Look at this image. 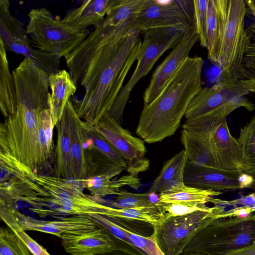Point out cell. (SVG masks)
Returning <instances> with one entry per match:
<instances>
[{"label": "cell", "instance_id": "cell-1", "mask_svg": "<svg viewBox=\"0 0 255 255\" xmlns=\"http://www.w3.org/2000/svg\"><path fill=\"white\" fill-rule=\"evenodd\" d=\"M140 33L133 29L101 48L90 61L80 85L81 100L73 103L78 117L95 126L109 113L129 70L139 55Z\"/></svg>", "mask_w": 255, "mask_h": 255}, {"label": "cell", "instance_id": "cell-2", "mask_svg": "<svg viewBox=\"0 0 255 255\" xmlns=\"http://www.w3.org/2000/svg\"><path fill=\"white\" fill-rule=\"evenodd\" d=\"M17 107L0 126V149L7 152L19 164L38 174L37 133L39 116L47 109L48 81L27 74L15 79Z\"/></svg>", "mask_w": 255, "mask_h": 255}, {"label": "cell", "instance_id": "cell-3", "mask_svg": "<svg viewBox=\"0 0 255 255\" xmlns=\"http://www.w3.org/2000/svg\"><path fill=\"white\" fill-rule=\"evenodd\" d=\"M203 64L201 57L189 56L157 97L143 107L136 133L144 141L159 142L175 133L191 100L202 89Z\"/></svg>", "mask_w": 255, "mask_h": 255}, {"label": "cell", "instance_id": "cell-4", "mask_svg": "<svg viewBox=\"0 0 255 255\" xmlns=\"http://www.w3.org/2000/svg\"><path fill=\"white\" fill-rule=\"evenodd\" d=\"M240 80L235 77H221L213 86L202 89L190 102L184 117L183 129L207 133L236 109L253 111L255 105L246 97Z\"/></svg>", "mask_w": 255, "mask_h": 255}, {"label": "cell", "instance_id": "cell-5", "mask_svg": "<svg viewBox=\"0 0 255 255\" xmlns=\"http://www.w3.org/2000/svg\"><path fill=\"white\" fill-rule=\"evenodd\" d=\"M247 5L243 0H224V25L217 65L221 77L246 79L243 65L249 37L245 28Z\"/></svg>", "mask_w": 255, "mask_h": 255}, {"label": "cell", "instance_id": "cell-6", "mask_svg": "<svg viewBox=\"0 0 255 255\" xmlns=\"http://www.w3.org/2000/svg\"><path fill=\"white\" fill-rule=\"evenodd\" d=\"M187 30L181 28L165 27L143 32L140 52L135 70L122 88L108 113L118 123L123 121L126 104L135 85L148 74L165 51L173 48L179 43Z\"/></svg>", "mask_w": 255, "mask_h": 255}, {"label": "cell", "instance_id": "cell-7", "mask_svg": "<svg viewBox=\"0 0 255 255\" xmlns=\"http://www.w3.org/2000/svg\"><path fill=\"white\" fill-rule=\"evenodd\" d=\"M27 15L26 29L32 46L61 57L74 50L89 35L87 29H76L54 18L45 7L32 9Z\"/></svg>", "mask_w": 255, "mask_h": 255}, {"label": "cell", "instance_id": "cell-8", "mask_svg": "<svg viewBox=\"0 0 255 255\" xmlns=\"http://www.w3.org/2000/svg\"><path fill=\"white\" fill-rule=\"evenodd\" d=\"M32 180L45 191V202L58 206V212L71 215L103 213L105 205L83 193L85 180H68L36 173Z\"/></svg>", "mask_w": 255, "mask_h": 255}, {"label": "cell", "instance_id": "cell-9", "mask_svg": "<svg viewBox=\"0 0 255 255\" xmlns=\"http://www.w3.org/2000/svg\"><path fill=\"white\" fill-rule=\"evenodd\" d=\"M7 0H0V39L6 50L30 58L48 76L60 71L61 57L33 47L24 24L12 16Z\"/></svg>", "mask_w": 255, "mask_h": 255}, {"label": "cell", "instance_id": "cell-10", "mask_svg": "<svg viewBox=\"0 0 255 255\" xmlns=\"http://www.w3.org/2000/svg\"><path fill=\"white\" fill-rule=\"evenodd\" d=\"M216 219H219L213 213V208L168 218L153 226L151 236L164 255H180L198 232Z\"/></svg>", "mask_w": 255, "mask_h": 255}, {"label": "cell", "instance_id": "cell-11", "mask_svg": "<svg viewBox=\"0 0 255 255\" xmlns=\"http://www.w3.org/2000/svg\"><path fill=\"white\" fill-rule=\"evenodd\" d=\"M193 0H147L137 14L134 29L140 33L157 28L188 30L194 24Z\"/></svg>", "mask_w": 255, "mask_h": 255}, {"label": "cell", "instance_id": "cell-12", "mask_svg": "<svg viewBox=\"0 0 255 255\" xmlns=\"http://www.w3.org/2000/svg\"><path fill=\"white\" fill-rule=\"evenodd\" d=\"M95 126L126 159L129 174L136 176L149 169L150 162L145 157L146 149L143 139L133 136L108 113Z\"/></svg>", "mask_w": 255, "mask_h": 255}, {"label": "cell", "instance_id": "cell-13", "mask_svg": "<svg viewBox=\"0 0 255 255\" xmlns=\"http://www.w3.org/2000/svg\"><path fill=\"white\" fill-rule=\"evenodd\" d=\"M198 40L199 37L194 26L186 32L179 43L154 70L143 94L144 106L149 105L157 97L182 63L189 57L190 51Z\"/></svg>", "mask_w": 255, "mask_h": 255}, {"label": "cell", "instance_id": "cell-14", "mask_svg": "<svg viewBox=\"0 0 255 255\" xmlns=\"http://www.w3.org/2000/svg\"><path fill=\"white\" fill-rule=\"evenodd\" d=\"M11 208L20 226L25 231L41 232L61 238L64 234H81L99 227L89 215H72L69 217H60L53 220L45 221L31 218Z\"/></svg>", "mask_w": 255, "mask_h": 255}, {"label": "cell", "instance_id": "cell-15", "mask_svg": "<svg viewBox=\"0 0 255 255\" xmlns=\"http://www.w3.org/2000/svg\"><path fill=\"white\" fill-rule=\"evenodd\" d=\"M207 134L210 135L220 169L230 173H243L244 159L242 149L238 139L231 133L227 119Z\"/></svg>", "mask_w": 255, "mask_h": 255}, {"label": "cell", "instance_id": "cell-16", "mask_svg": "<svg viewBox=\"0 0 255 255\" xmlns=\"http://www.w3.org/2000/svg\"><path fill=\"white\" fill-rule=\"evenodd\" d=\"M239 175L207 168L188 160L183 178L184 184L189 187L226 192L241 190L238 182Z\"/></svg>", "mask_w": 255, "mask_h": 255}, {"label": "cell", "instance_id": "cell-17", "mask_svg": "<svg viewBox=\"0 0 255 255\" xmlns=\"http://www.w3.org/2000/svg\"><path fill=\"white\" fill-rule=\"evenodd\" d=\"M67 119L71 141L73 180L88 179L86 159L87 129L85 122L78 117L73 104L69 100L64 109Z\"/></svg>", "mask_w": 255, "mask_h": 255}, {"label": "cell", "instance_id": "cell-18", "mask_svg": "<svg viewBox=\"0 0 255 255\" xmlns=\"http://www.w3.org/2000/svg\"><path fill=\"white\" fill-rule=\"evenodd\" d=\"M61 239L64 250L72 255H95L116 250L112 237L101 227L81 234H64Z\"/></svg>", "mask_w": 255, "mask_h": 255}, {"label": "cell", "instance_id": "cell-19", "mask_svg": "<svg viewBox=\"0 0 255 255\" xmlns=\"http://www.w3.org/2000/svg\"><path fill=\"white\" fill-rule=\"evenodd\" d=\"M123 0H85L79 6L68 11L61 20L76 29H86L88 26L96 27L111 11L118 7Z\"/></svg>", "mask_w": 255, "mask_h": 255}, {"label": "cell", "instance_id": "cell-20", "mask_svg": "<svg viewBox=\"0 0 255 255\" xmlns=\"http://www.w3.org/2000/svg\"><path fill=\"white\" fill-rule=\"evenodd\" d=\"M181 141L189 161L204 167L223 171L219 166L208 134L198 133L183 129Z\"/></svg>", "mask_w": 255, "mask_h": 255}, {"label": "cell", "instance_id": "cell-21", "mask_svg": "<svg viewBox=\"0 0 255 255\" xmlns=\"http://www.w3.org/2000/svg\"><path fill=\"white\" fill-rule=\"evenodd\" d=\"M49 84L51 94L48 102L55 127L61 121L65 106L76 93L77 87L69 72L64 69L49 75Z\"/></svg>", "mask_w": 255, "mask_h": 255}, {"label": "cell", "instance_id": "cell-22", "mask_svg": "<svg viewBox=\"0 0 255 255\" xmlns=\"http://www.w3.org/2000/svg\"><path fill=\"white\" fill-rule=\"evenodd\" d=\"M124 170L95 175L85 180L86 188L95 197H105L115 194L123 186H128L134 189H138L141 183L136 176L128 174L119 178H112L119 175Z\"/></svg>", "mask_w": 255, "mask_h": 255}, {"label": "cell", "instance_id": "cell-23", "mask_svg": "<svg viewBox=\"0 0 255 255\" xmlns=\"http://www.w3.org/2000/svg\"><path fill=\"white\" fill-rule=\"evenodd\" d=\"M57 142L54 154V176L73 179V168L69 128L66 115L64 111L61 121L56 125Z\"/></svg>", "mask_w": 255, "mask_h": 255}, {"label": "cell", "instance_id": "cell-24", "mask_svg": "<svg viewBox=\"0 0 255 255\" xmlns=\"http://www.w3.org/2000/svg\"><path fill=\"white\" fill-rule=\"evenodd\" d=\"M224 0H208L206 28L208 56L218 64L224 25Z\"/></svg>", "mask_w": 255, "mask_h": 255}, {"label": "cell", "instance_id": "cell-25", "mask_svg": "<svg viewBox=\"0 0 255 255\" xmlns=\"http://www.w3.org/2000/svg\"><path fill=\"white\" fill-rule=\"evenodd\" d=\"M53 125L49 109L43 111L39 116L37 133V167L38 174L45 171L54 161L53 140Z\"/></svg>", "mask_w": 255, "mask_h": 255}, {"label": "cell", "instance_id": "cell-26", "mask_svg": "<svg viewBox=\"0 0 255 255\" xmlns=\"http://www.w3.org/2000/svg\"><path fill=\"white\" fill-rule=\"evenodd\" d=\"M6 49L0 39V109L5 118L16 110V92L14 79L11 74Z\"/></svg>", "mask_w": 255, "mask_h": 255}, {"label": "cell", "instance_id": "cell-27", "mask_svg": "<svg viewBox=\"0 0 255 255\" xmlns=\"http://www.w3.org/2000/svg\"><path fill=\"white\" fill-rule=\"evenodd\" d=\"M85 123L87 132L92 140L101 165L106 168L119 166L127 170V162L120 152L98 130L95 126Z\"/></svg>", "mask_w": 255, "mask_h": 255}, {"label": "cell", "instance_id": "cell-28", "mask_svg": "<svg viewBox=\"0 0 255 255\" xmlns=\"http://www.w3.org/2000/svg\"><path fill=\"white\" fill-rule=\"evenodd\" d=\"M223 192L212 190H204L189 187L186 185L179 190L170 193H160L158 202L178 203L189 205H204L213 197Z\"/></svg>", "mask_w": 255, "mask_h": 255}, {"label": "cell", "instance_id": "cell-29", "mask_svg": "<svg viewBox=\"0 0 255 255\" xmlns=\"http://www.w3.org/2000/svg\"><path fill=\"white\" fill-rule=\"evenodd\" d=\"M88 215L99 227L106 230L112 237L116 243V250L124 252L129 255H147L132 242L122 228L111 218L98 214Z\"/></svg>", "mask_w": 255, "mask_h": 255}, {"label": "cell", "instance_id": "cell-30", "mask_svg": "<svg viewBox=\"0 0 255 255\" xmlns=\"http://www.w3.org/2000/svg\"><path fill=\"white\" fill-rule=\"evenodd\" d=\"M188 161L187 153L184 149L167 160L152 182L148 192L160 193L168 182L184 176V169Z\"/></svg>", "mask_w": 255, "mask_h": 255}, {"label": "cell", "instance_id": "cell-31", "mask_svg": "<svg viewBox=\"0 0 255 255\" xmlns=\"http://www.w3.org/2000/svg\"><path fill=\"white\" fill-rule=\"evenodd\" d=\"M1 220L12 229L24 242L33 255H50L40 245L31 238L21 228L14 216L12 209L0 201Z\"/></svg>", "mask_w": 255, "mask_h": 255}, {"label": "cell", "instance_id": "cell-32", "mask_svg": "<svg viewBox=\"0 0 255 255\" xmlns=\"http://www.w3.org/2000/svg\"><path fill=\"white\" fill-rule=\"evenodd\" d=\"M147 0H123L121 3L111 11L102 22L111 26H117L137 14Z\"/></svg>", "mask_w": 255, "mask_h": 255}, {"label": "cell", "instance_id": "cell-33", "mask_svg": "<svg viewBox=\"0 0 255 255\" xmlns=\"http://www.w3.org/2000/svg\"><path fill=\"white\" fill-rule=\"evenodd\" d=\"M21 238L8 227L0 229V255H31Z\"/></svg>", "mask_w": 255, "mask_h": 255}, {"label": "cell", "instance_id": "cell-34", "mask_svg": "<svg viewBox=\"0 0 255 255\" xmlns=\"http://www.w3.org/2000/svg\"><path fill=\"white\" fill-rule=\"evenodd\" d=\"M152 193H135L119 190L115 200L111 202L112 207L117 209L136 208L155 205L152 200Z\"/></svg>", "mask_w": 255, "mask_h": 255}, {"label": "cell", "instance_id": "cell-35", "mask_svg": "<svg viewBox=\"0 0 255 255\" xmlns=\"http://www.w3.org/2000/svg\"><path fill=\"white\" fill-rule=\"evenodd\" d=\"M237 139L242 149L244 162L255 159V115L241 128Z\"/></svg>", "mask_w": 255, "mask_h": 255}, {"label": "cell", "instance_id": "cell-36", "mask_svg": "<svg viewBox=\"0 0 255 255\" xmlns=\"http://www.w3.org/2000/svg\"><path fill=\"white\" fill-rule=\"evenodd\" d=\"M193 2L195 29L198 35L201 46L206 48L208 0H193Z\"/></svg>", "mask_w": 255, "mask_h": 255}, {"label": "cell", "instance_id": "cell-37", "mask_svg": "<svg viewBox=\"0 0 255 255\" xmlns=\"http://www.w3.org/2000/svg\"><path fill=\"white\" fill-rule=\"evenodd\" d=\"M155 205L164 217V220L170 217L186 215L198 211H211L212 208L205 205L194 206L178 203H166L157 202Z\"/></svg>", "mask_w": 255, "mask_h": 255}, {"label": "cell", "instance_id": "cell-38", "mask_svg": "<svg viewBox=\"0 0 255 255\" xmlns=\"http://www.w3.org/2000/svg\"><path fill=\"white\" fill-rule=\"evenodd\" d=\"M121 227L132 242L147 255H164L151 236L143 237Z\"/></svg>", "mask_w": 255, "mask_h": 255}, {"label": "cell", "instance_id": "cell-39", "mask_svg": "<svg viewBox=\"0 0 255 255\" xmlns=\"http://www.w3.org/2000/svg\"><path fill=\"white\" fill-rule=\"evenodd\" d=\"M210 202L215 205L220 206H233L236 208L239 205V207H251L255 210V193L230 201L214 197L210 199Z\"/></svg>", "mask_w": 255, "mask_h": 255}, {"label": "cell", "instance_id": "cell-40", "mask_svg": "<svg viewBox=\"0 0 255 255\" xmlns=\"http://www.w3.org/2000/svg\"><path fill=\"white\" fill-rule=\"evenodd\" d=\"M247 6L253 16L255 21L249 27L247 34L249 39L244 57H255V0H245Z\"/></svg>", "mask_w": 255, "mask_h": 255}, {"label": "cell", "instance_id": "cell-41", "mask_svg": "<svg viewBox=\"0 0 255 255\" xmlns=\"http://www.w3.org/2000/svg\"><path fill=\"white\" fill-rule=\"evenodd\" d=\"M219 255H255V241L248 246L233 249Z\"/></svg>", "mask_w": 255, "mask_h": 255}, {"label": "cell", "instance_id": "cell-42", "mask_svg": "<svg viewBox=\"0 0 255 255\" xmlns=\"http://www.w3.org/2000/svg\"><path fill=\"white\" fill-rule=\"evenodd\" d=\"M240 84L242 89L247 94L253 93L255 94V73L246 79H240Z\"/></svg>", "mask_w": 255, "mask_h": 255}, {"label": "cell", "instance_id": "cell-43", "mask_svg": "<svg viewBox=\"0 0 255 255\" xmlns=\"http://www.w3.org/2000/svg\"><path fill=\"white\" fill-rule=\"evenodd\" d=\"M255 181L252 175L245 172L240 174L238 177V182L241 190L246 188H252Z\"/></svg>", "mask_w": 255, "mask_h": 255}, {"label": "cell", "instance_id": "cell-44", "mask_svg": "<svg viewBox=\"0 0 255 255\" xmlns=\"http://www.w3.org/2000/svg\"><path fill=\"white\" fill-rule=\"evenodd\" d=\"M243 172L252 175L255 180V159L245 161ZM252 188L255 190V181Z\"/></svg>", "mask_w": 255, "mask_h": 255}, {"label": "cell", "instance_id": "cell-45", "mask_svg": "<svg viewBox=\"0 0 255 255\" xmlns=\"http://www.w3.org/2000/svg\"><path fill=\"white\" fill-rule=\"evenodd\" d=\"M243 65L246 70L255 73V57H244Z\"/></svg>", "mask_w": 255, "mask_h": 255}, {"label": "cell", "instance_id": "cell-46", "mask_svg": "<svg viewBox=\"0 0 255 255\" xmlns=\"http://www.w3.org/2000/svg\"><path fill=\"white\" fill-rule=\"evenodd\" d=\"M95 255H129L127 253L118 250H112L106 252L102 253L100 254H98Z\"/></svg>", "mask_w": 255, "mask_h": 255}]
</instances>
